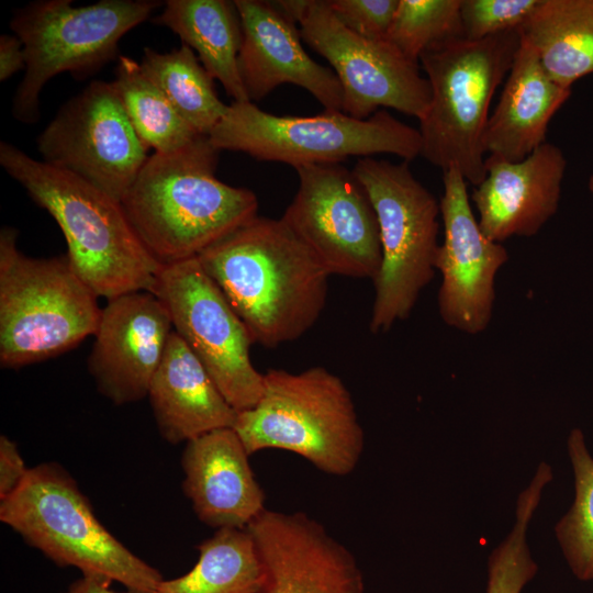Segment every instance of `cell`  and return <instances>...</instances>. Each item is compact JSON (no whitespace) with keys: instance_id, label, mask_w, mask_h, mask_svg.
Listing matches in <instances>:
<instances>
[{"instance_id":"obj_1","label":"cell","mask_w":593,"mask_h":593,"mask_svg":"<svg viewBox=\"0 0 593 593\" xmlns=\"http://www.w3.org/2000/svg\"><path fill=\"white\" fill-rule=\"evenodd\" d=\"M197 258L268 349L300 338L325 307L331 273L281 217L256 215Z\"/></svg>"},{"instance_id":"obj_2","label":"cell","mask_w":593,"mask_h":593,"mask_svg":"<svg viewBox=\"0 0 593 593\" xmlns=\"http://www.w3.org/2000/svg\"><path fill=\"white\" fill-rule=\"evenodd\" d=\"M217 150L208 135L149 156L121 204L136 235L160 264L198 257L255 217L256 194L215 176Z\"/></svg>"},{"instance_id":"obj_3","label":"cell","mask_w":593,"mask_h":593,"mask_svg":"<svg viewBox=\"0 0 593 593\" xmlns=\"http://www.w3.org/2000/svg\"><path fill=\"white\" fill-rule=\"evenodd\" d=\"M0 165L56 221L72 268L98 296L153 291L161 265L136 235L121 202L7 142L0 143Z\"/></svg>"},{"instance_id":"obj_4","label":"cell","mask_w":593,"mask_h":593,"mask_svg":"<svg viewBox=\"0 0 593 593\" xmlns=\"http://www.w3.org/2000/svg\"><path fill=\"white\" fill-rule=\"evenodd\" d=\"M521 38V29L479 41L456 37L433 45L419 57L432 90L429 107L418 120L421 156L443 171L458 168L475 187L486 175L490 104Z\"/></svg>"},{"instance_id":"obj_5","label":"cell","mask_w":593,"mask_h":593,"mask_svg":"<svg viewBox=\"0 0 593 593\" xmlns=\"http://www.w3.org/2000/svg\"><path fill=\"white\" fill-rule=\"evenodd\" d=\"M234 430L251 456L294 452L324 473L345 477L359 463L365 433L344 381L325 367L269 369L258 403L238 412Z\"/></svg>"},{"instance_id":"obj_6","label":"cell","mask_w":593,"mask_h":593,"mask_svg":"<svg viewBox=\"0 0 593 593\" xmlns=\"http://www.w3.org/2000/svg\"><path fill=\"white\" fill-rule=\"evenodd\" d=\"M0 519L56 564L119 582L130 593H158L164 580L99 522L75 479L58 463L30 468L20 486L0 500Z\"/></svg>"},{"instance_id":"obj_7","label":"cell","mask_w":593,"mask_h":593,"mask_svg":"<svg viewBox=\"0 0 593 593\" xmlns=\"http://www.w3.org/2000/svg\"><path fill=\"white\" fill-rule=\"evenodd\" d=\"M0 232V365L18 369L77 347L94 335L102 307L67 255L34 258Z\"/></svg>"},{"instance_id":"obj_8","label":"cell","mask_w":593,"mask_h":593,"mask_svg":"<svg viewBox=\"0 0 593 593\" xmlns=\"http://www.w3.org/2000/svg\"><path fill=\"white\" fill-rule=\"evenodd\" d=\"M157 0H101L74 7L72 0H37L16 9L10 27L21 40L26 67L12 98V116L34 124L40 96L55 76L87 78L118 55L121 38L161 5Z\"/></svg>"},{"instance_id":"obj_9","label":"cell","mask_w":593,"mask_h":593,"mask_svg":"<svg viewBox=\"0 0 593 593\" xmlns=\"http://www.w3.org/2000/svg\"><path fill=\"white\" fill-rule=\"evenodd\" d=\"M217 150L242 152L257 160L293 168L392 154L405 161L421 156L419 131L387 110L366 120L326 110L312 116H280L251 101L232 102L208 135Z\"/></svg>"},{"instance_id":"obj_10","label":"cell","mask_w":593,"mask_h":593,"mask_svg":"<svg viewBox=\"0 0 593 593\" xmlns=\"http://www.w3.org/2000/svg\"><path fill=\"white\" fill-rule=\"evenodd\" d=\"M353 172L374 209L382 251L369 328L385 333L411 315L435 276L440 205L414 177L409 161L362 157Z\"/></svg>"},{"instance_id":"obj_11","label":"cell","mask_w":593,"mask_h":593,"mask_svg":"<svg viewBox=\"0 0 593 593\" xmlns=\"http://www.w3.org/2000/svg\"><path fill=\"white\" fill-rule=\"evenodd\" d=\"M275 2L299 24L302 41L332 66L344 92L343 112L366 120L390 108L418 120L424 116L432 90L419 64L387 40L365 38L347 29L326 0Z\"/></svg>"},{"instance_id":"obj_12","label":"cell","mask_w":593,"mask_h":593,"mask_svg":"<svg viewBox=\"0 0 593 593\" xmlns=\"http://www.w3.org/2000/svg\"><path fill=\"white\" fill-rule=\"evenodd\" d=\"M152 292L226 401L237 412L254 407L264 392V373L250 359L255 343L198 258L161 265Z\"/></svg>"},{"instance_id":"obj_13","label":"cell","mask_w":593,"mask_h":593,"mask_svg":"<svg viewBox=\"0 0 593 593\" xmlns=\"http://www.w3.org/2000/svg\"><path fill=\"white\" fill-rule=\"evenodd\" d=\"M43 161L121 202L148 159L113 82L93 80L37 136Z\"/></svg>"},{"instance_id":"obj_14","label":"cell","mask_w":593,"mask_h":593,"mask_svg":"<svg viewBox=\"0 0 593 593\" xmlns=\"http://www.w3.org/2000/svg\"><path fill=\"white\" fill-rule=\"evenodd\" d=\"M294 169L299 188L281 219L331 275L373 281L382 251L377 215L363 186L340 163Z\"/></svg>"},{"instance_id":"obj_15","label":"cell","mask_w":593,"mask_h":593,"mask_svg":"<svg viewBox=\"0 0 593 593\" xmlns=\"http://www.w3.org/2000/svg\"><path fill=\"white\" fill-rule=\"evenodd\" d=\"M439 201L444 239L435 267L441 275L438 312L444 323L475 335L489 326L495 300V277L508 253L484 235L474 216L467 180L456 167L443 171Z\"/></svg>"},{"instance_id":"obj_16","label":"cell","mask_w":593,"mask_h":593,"mask_svg":"<svg viewBox=\"0 0 593 593\" xmlns=\"http://www.w3.org/2000/svg\"><path fill=\"white\" fill-rule=\"evenodd\" d=\"M246 529L260 562L258 593H366L353 552L307 514L266 508Z\"/></svg>"},{"instance_id":"obj_17","label":"cell","mask_w":593,"mask_h":593,"mask_svg":"<svg viewBox=\"0 0 593 593\" xmlns=\"http://www.w3.org/2000/svg\"><path fill=\"white\" fill-rule=\"evenodd\" d=\"M172 331L169 313L155 293L109 299L88 358L98 391L116 405L147 396Z\"/></svg>"},{"instance_id":"obj_18","label":"cell","mask_w":593,"mask_h":593,"mask_svg":"<svg viewBox=\"0 0 593 593\" xmlns=\"http://www.w3.org/2000/svg\"><path fill=\"white\" fill-rule=\"evenodd\" d=\"M234 1L242 23L238 69L249 101L291 83L309 91L324 109L343 111L339 79L307 55L296 23L275 1Z\"/></svg>"},{"instance_id":"obj_19","label":"cell","mask_w":593,"mask_h":593,"mask_svg":"<svg viewBox=\"0 0 593 593\" xmlns=\"http://www.w3.org/2000/svg\"><path fill=\"white\" fill-rule=\"evenodd\" d=\"M566 167L561 149L547 142L519 161L488 156L471 195L484 235L501 244L536 235L558 210Z\"/></svg>"},{"instance_id":"obj_20","label":"cell","mask_w":593,"mask_h":593,"mask_svg":"<svg viewBox=\"0 0 593 593\" xmlns=\"http://www.w3.org/2000/svg\"><path fill=\"white\" fill-rule=\"evenodd\" d=\"M249 454L233 427L186 444L181 457L183 492L208 526L246 528L265 507V493L249 465Z\"/></svg>"},{"instance_id":"obj_21","label":"cell","mask_w":593,"mask_h":593,"mask_svg":"<svg viewBox=\"0 0 593 593\" xmlns=\"http://www.w3.org/2000/svg\"><path fill=\"white\" fill-rule=\"evenodd\" d=\"M157 428L170 444L234 427L238 412L201 361L172 331L148 395Z\"/></svg>"},{"instance_id":"obj_22","label":"cell","mask_w":593,"mask_h":593,"mask_svg":"<svg viewBox=\"0 0 593 593\" xmlns=\"http://www.w3.org/2000/svg\"><path fill=\"white\" fill-rule=\"evenodd\" d=\"M522 35V34H521ZM542 69L537 54L521 38L500 100L489 118L484 149L489 156L519 161L546 143L548 124L570 97Z\"/></svg>"},{"instance_id":"obj_23","label":"cell","mask_w":593,"mask_h":593,"mask_svg":"<svg viewBox=\"0 0 593 593\" xmlns=\"http://www.w3.org/2000/svg\"><path fill=\"white\" fill-rule=\"evenodd\" d=\"M153 23L170 29L198 54L234 102L249 101L239 69L242 23L235 1L167 0Z\"/></svg>"},{"instance_id":"obj_24","label":"cell","mask_w":593,"mask_h":593,"mask_svg":"<svg viewBox=\"0 0 593 593\" xmlns=\"http://www.w3.org/2000/svg\"><path fill=\"white\" fill-rule=\"evenodd\" d=\"M521 34L560 87L593 74V0H541Z\"/></svg>"},{"instance_id":"obj_25","label":"cell","mask_w":593,"mask_h":593,"mask_svg":"<svg viewBox=\"0 0 593 593\" xmlns=\"http://www.w3.org/2000/svg\"><path fill=\"white\" fill-rule=\"evenodd\" d=\"M198 550L194 567L179 578L163 580L158 593H258L260 562L246 528H219Z\"/></svg>"},{"instance_id":"obj_26","label":"cell","mask_w":593,"mask_h":593,"mask_svg":"<svg viewBox=\"0 0 593 593\" xmlns=\"http://www.w3.org/2000/svg\"><path fill=\"white\" fill-rule=\"evenodd\" d=\"M139 65L199 134L209 135L226 113L228 105L219 98L214 79L186 44L168 53L145 47Z\"/></svg>"},{"instance_id":"obj_27","label":"cell","mask_w":593,"mask_h":593,"mask_svg":"<svg viewBox=\"0 0 593 593\" xmlns=\"http://www.w3.org/2000/svg\"><path fill=\"white\" fill-rule=\"evenodd\" d=\"M112 82L130 122L147 148L168 154L189 145L201 135L144 74L139 63L120 56Z\"/></svg>"},{"instance_id":"obj_28","label":"cell","mask_w":593,"mask_h":593,"mask_svg":"<svg viewBox=\"0 0 593 593\" xmlns=\"http://www.w3.org/2000/svg\"><path fill=\"white\" fill-rule=\"evenodd\" d=\"M567 448L574 475V500L555 526L562 555L577 579L593 580V457L580 428H573Z\"/></svg>"},{"instance_id":"obj_29","label":"cell","mask_w":593,"mask_h":593,"mask_svg":"<svg viewBox=\"0 0 593 593\" xmlns=\"http://www.w3.org/2000/svg\"><path fill=\"white\" fill-rule=\"evenodd\" d=\"M552 478L551 467L541 462L527 488L519 493L513 528L489 556L485 593H522L536 575L538 566L530 555L527 530L541 494Z\"/></svg>"},{"instance_id":"obj_30","label":"cell","mask_w":593,"mask_h":593,"mask_svg":"<svg viewBox=\"0 0 593 593\" xmlns=\"http://www.w3.org/2000/svg\"><path fill=\"white\" fill-rule=\"evenodd\" d=\"M460 1L399 0L387 41L419 64L421 55L433 45L462 37Z\"/></svg>"},{"instance_id":"obj_31","label":"cell","mask_w":593,"mask_h":593,"mask_svg":"<svg viewBox=\"0 0 593 593\" xmlns=\"http://www.w3.org/2000/svg\"><path fill=\"white\" fill-rule=\"evenodd\" d=\"M541 0H461L462 37L479 41L518 30Z\"/></svg>"},{"instance_id":"obj_32","label":"cell","mask_w":593,"mask_h":593,"mask_svg":"<svg viewBox=\"0 0 593 593\" xmlns=\"http://www.w3.org/2000/svg\"><path fill=\"white\" fill-rule=\"evenodd\" d=\"M350 31L369 40H387L399 0H326Z\"/></svg>"},{"instance_id":"obj_33","label":"cell","mask_w":593,"mask_h":593,"mask_svg":"<svg viewBox=\"0 0 593 593\" xmlns=\"http://www.w3.org/2000/svg\"><path fill=\"white\" fill-rule=\"evenodd\" d=\"M25 467L16 444L8 436L0 437V500L13 493L24 480Z\"/></svg>"},{"instance_id":"obj_34","label":"cell","mask_w":593,"mask_h":593,"mask_svg":"<svg viewBox=\"0 0 593 593\" xmlns=\"http://www.w3.org/2000/svg\"><path fill=\"white\" fill-rule=\"evenodd\" d=\"M24 47L16 35L0 36V81H5L21 69H25Z\"/></svg>"},{"instance_id":"obj_35","label":"cell","mask_w":593,"mask_h":593,"mask_svg":"<svg viewBox=\"0 0 593 593\" xmlns=\"http://www.w3.org/2000/svg\"><path fill=\"white\" fill-rule=\"evenodd\" d=\"M111 583L101 578L82 575L64 593H118L111 589Z\"/></svg>"},{"instance_id":"obj_36","label":"cell","mask_w":593,"mask_h":593,"mask_svg":"<svg viewBox=\"0 0 593 593\" xmlns=\"http://www.w3.org/2000/svg\"><path fill=\"white\" fill-rule=\"evenodd\" d=\"M588 187L589 190L593 193V175L589 178Z\"/></svg>"}]
</instances>
